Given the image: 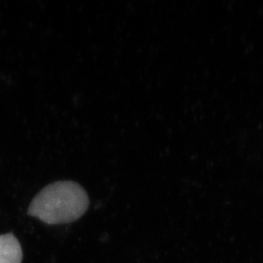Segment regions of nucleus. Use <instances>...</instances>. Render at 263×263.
<instances>
[{
	"label": "nucleus",
	"instance_id": "nucleus-1",
	"mask_svg": "<svg viewBox=\"0 0 263 263\" xmlns=\"http://www.w3.org/2000/svg\"><path fill=\"white\" fill-rule=\"evenodd\" d=\"M87 193L72 181H55L45 186L32 199L28 215L50 225L71 223L87 211Z\"/></svg>",
	"mask_w": 263,
	"mask_h": 263
},
{
	"label": "nucleus",
	"instance_id": "nucleus-2",
	"mask_svg": "<svg viewBox=\"0 0 263 263\" xmlns=\"http://www.w3.org/2000/svg\"><path fill=\"white\" fill-rule=\"evenodd\" d=\"M23 250L13 234L0 235V263H22Z\"/></svg>",
	"mask_w": 263,
	"mask_h": 263
}]
</instances>
